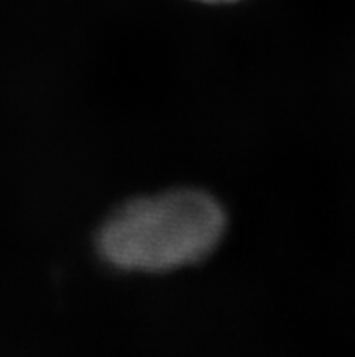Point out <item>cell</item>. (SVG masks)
I'll return each instance as SVG.
<instances>
[{"label":"cell","mask_w":355,"mask_h":357,"mask_svg":"<svg viewBox=\"0 0 355 357\" xmlns=\"http://www.w3.org/2000/svg\"><path fill=\"white\" fill-rule=\"evenodd\" d=\"M225 214L212 196L183 189L139 198L118 208L100 231V250L120 268L172 271L212 252Z\"/></svg>","instance_id":"1"},{"label":"cell","mask_w":355,"mask_h":357,"mask_svg":"<svg viewBox=\"0 0 355 357\" xmlns=\"http://www.w3.org/2000/svg\"><path fill=\"white\" fill-rule=\"evenodd\" d=\"M205 2H230V0H205Z\"/></svg>","instance_id":"2"}]
</instances>
